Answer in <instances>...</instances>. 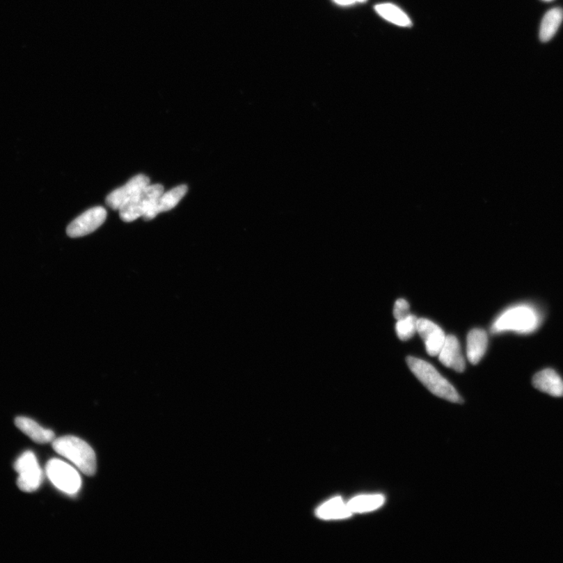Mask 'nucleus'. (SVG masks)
<instances>
[{
  "instance_id": "423d86ee",
  "label": "nucleus",
  "mask_w": 563,
  "mask_h": 563,
  "mask_svg": "<svg viewBox=\"0 0 563 563\" xmlns=\"http://www.w3.org/2000/svg\"><path fill=\"white\" fill-rule=\"evenodd\" d=\"M15 469L18 473L19 489L24 492H33L40 488L43 473L33 452L23 453L15 461Z\"/></svg>"
},
{
  "instance_id": "ddd939ff",
  "label": "nucleus",
  "mask_w": 563,
  "mask_h": 563,
  "mask_svg": "<svg viewBox=\"0 0 563 563\" xmlns=\"http://www.w3.org/2000/svg\"><path fill=\"white\" fill-rule=\"evenodd\" d=\"M488 334L482 328H473L467 336L466 354L473 365L482 359L488 349Z\"/></svg>"
},
{
  "instance_id": "dca6fc26",
  "label": "nucleus",
  "mask_w": 563,
  "mask_h": 563,
  "mask_svg": "<svg viewBox=\"0 0 563 563\" xmlns=\"http://www.w3.org/2000/svg\"><path fill=\"white\" fill-rule=\"evenodd\" d=\"M377 14L385 20L401 27H409L412 24L409 17L401 8L392 3H381L376 6Z\"/></svg>"
},
{
  "instance_id": "7ed1b4c3",
  "label": "nucleus",
  "mask_w": 563,
  "mask_h": 563,
  "mask_svg": "<svg viewBox=\"0 0 563 563\" xmlns=\"http://www.w3.org/2000/svg\"><path fill=\"white\" fill-rule=\"evenodd\" d=\"M53 447L56 453L66 458L87 476L97 471V458L93 448L76 436H66L54 439Z\"/></svg>"
},
{
  "instance_id": "f3484780",
  "label": "nucleus",
  "mask_w": 563,
  "mask_h": 563,
  "mask_svg": "<svg viewBox=\"0 0 563 563\" xmlns=\"http://www.w3.org/2000/svg\"><path fill=\"white\" fill-rule=\"evenodd\" d=\"M563 19V10L554 8L549 10L544 17L541 29L540 39L542 42H548L552 39L557 31Z\"/></svg>"
},
{
  "instance_id": "412c9836",
  "label": "nucleus",
  "mask_w": 563,
  "mask_h": 563,
  "mask_svg": "<svg viewBox=\"0 0 563 563\" xmlns=\"http://www.w3.org/2000/svg\"><path fill=\"white\" fill-rule=\"evenodd\" d=\"M333 1L341 6H349L356 3H363L366 0H333Z\"/></svg>"
},
{
  "instance_id": "2eb2a0df",
  "label": "nucleus",
  "mask_w": 563,
  "mask_h": 563,
  "mask_svg": "<svg viewBox=\"0 0 563 563\" xmlns=\"http://www.w3.org/2000/svg\"><path fill=\"white\" fill-rule=\"evenodd\" d=\"M352 512L340 498H335L331 501L322 505L317 511L316 515L324 520H338V518H346L351 516Z\"/></svg>"
},
{
  "instance_id": "1a4fd4ad",
  "label": "nucleus",
  "mask_w": 563,
  "mask_h": 563,
  "mask_svg": "<svg viewBox=\"0 0 563 563\" xmlns=\"http://www.w3.org/2000/svg\"><path fill=\"white\" fill-rule=\"evenodd\" d=\"M417 332L423 340L429 356H438L446 339L445 333L442 328L431 321L420 319L417 324Z\"/></svg>"
},
{
  "instance_id": "a211bd4d",
  "label": "nucleus",
  "mask_w": 563,
  "mask_h": 563,
  "mask_svg": "<svg viewBox=\"0 0 563 563\" xmlns=\"http://www.w3.org/2000/svg\"><path fill=\"white\" fill-rule=\"evenodd\" d=\"M385 502V498L381 495H362L354 498L347 503L349 509L354 514H363L381 508Z\"/></svg>"
},
{
  "instance_id": "39448f33",
  "label": "nucleus",
  "mask_w": 563,
  "mask_h": 563,
  "mask_svg": "<svg viewBox=\"0 0 563 563\" xmlns=\"http://www.w3.org/2000/svg\"><path fill=\"white\" fill-rule=\"evenodd\" d=\"M46 471L50 482L60 491L68 495H75L80 490L81 479L79 473L65 461L56 459L50 460Z\"/></svg>"
},
{
  "instance_id": "9d476101",
  "label": "nucleus",
  "mask_w": 563,
  "mask_h": 563,
  "mask_svg": "<svg viewBox=\"0 0 563 563\" xmlns=\"http://www.w3.org/2000/svg\"><path fill=\"white\" fill-rule=\"evenodd\" d=\"M440 362L447 367L458 372H463L466 369V362L461 347L457 337L448 335L445 344L438 354Z\"/></svg>"
},
{
  "instance_id": "f257e3e1",
  "label": "nucleus",
  "mask_w": 563,
  "mask_h": 563,
  "mask_svg": "<svg viewBox=\"0 0 563 563\" xmlns=\"http://www.w3.org/2000/svg\"><path fill=\"white\" fill-rule=\"evenodd\" d=\"M541 315L539 309L533 306L518 305L506 309L493 322L491 327L493 333L514 332L520 334L534 333L539 328L541 322Z\"/></svg>"
},
{
  "instance_id": "6ab92c4d",
  "label": "nucleus",
  "mask_w": 563,
  "mask_h": 563,
  "mask_svg": "<svg viewBox=\"0 0 563 563\" xmlns=\"http://www.w3.org/2000/svg\"><path fill=\"white\" fill-rule=\"evenodd\" d=\"M418 319L416 316L410 314L406 319L397 320L396 332L398 338L404 341L412 338L417 332Z\"/></svg>"
},
{
  "instance_id": "20e7f679",
  "label": "nucleus",
  "mask_w": 563,
  "mask_h": 563,
  "mask_svg": "<svg viewBox=\"0 0 563 563\" xmlns=\"http://www.w3.org/2000/svg\"><path fill=\"white\" fill-rule=\"evenodd\" d=\"M163 193L162 185H148L120 208V217L126 223H131L132 221L143 217Z\"/></svg>"
},
{
  "instance_id": "f8f14e48",
  "label": "nucleus",
  "mask_w": 563,
  "mask_h": 563,
  "mask_svg": "<svg viewBox=\"0 0 563 563\" xmlns=\"http://www.w3.org/2000/svg\"><path fill=\"white\" fill-rule=\"evenodd\" d=\"M533 385L544 393L556 397H563V379L554 370L546 369L536 373Z\"/></svg>"
},
{
  "instance_id": "0eeeda50",
  "label": "nucleus",
  "mask_w": 563,
  "mask_h": 563,
  "mask_svg": "<svg viewBox=\"0 0 563 563\" xmlns=\"http://www.w3.org/2000/svg\"><path fill=\"white\" fill-rule=\"evenodd\" d=\"M106 211L103 207H93L76 218L67 228V234L72 238L85 237L96 231L104 223Z\"/></svg>"
},
{
  "instance_id": "f03ea898",
  "label": "nucleus",
  "mask_w": 563,
  "mask_h": 563,
  "mask_svg": "<svg viewBox=\"0 0 563 563\" xmlns=\"http://www.w3.org/2000/svg\"><path fill=\"white\" fill-rule=\"evenodd\" d=\"M407 363L413 374L432 394L453 403L463 402L457 390L432 365L414 357H408Z\"/></svg>"
},
{
  "instance_id": "aec40b11",
  "label": "nucleus",
  "mask_w": 563,
  "mask_h": 563,
  "mask_svg": "<svg viewBox=\"0 0 563 563\" xmlns=\"http://www.w3.org/2000/svg\"><path fill=\"white\" fill-rule=\"evenodd\" d=\"M410 306L407 301L398 299L394 308V316L397 320H402L410 315Z\"/></svg>"
},
{
  "instance_id": "4468645a",
  "label": "nucleus",
  "mask_w": 563,
  "mask_h": 563,
  "mask_svg": "<svg viewBox=\"0 0 563 563\" xmlns=\"http://www.w3.org/2000/svg\"><path fill=\"white\" fill-rule=\"evenodd\" d=\"M15 424L24 434L39 444H46L54 441L55 435L52 430L42 427L40 424L27 417H17Z\"/></svg>"
},
{
  "instance_id": "6e6552de",
  "label": "nucleus",
  "mask_w": 563,
  "mask_h": 563,
  "mask_svg": "<svg viewBox=\"0 0 563 563\" xmlns=\"http://www.w3.org/2000/svg\"><path fill=\"white\" fill-rule=\"evenodd\" d=\"M150 185V179L144 175H138L131 179L125 185L111 192L106 198V204L113 210H118L126 202L134 197L145 187Z\"/></svg>"
},
{
  "instance_id": "9b49d317",
  "label": "nucleus",
  "mask_w": 563,
  "mask_h": 563,
  "mask_svg": "<svg viewBox=\"0 0 563 563\" xmlns=\"http://www.w3.org/2000/svg\"><path fill=\"white\" fill-rule=\"evenodd\" d=\"M187 191L188 187L186 185H181L171 189L168 192L163 193L143 218L145 220H151L159 213L172 210L184 198Z\"/></svg>"
}]
</instances>
